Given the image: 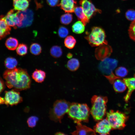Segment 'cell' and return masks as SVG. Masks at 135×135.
Here are the masks:
<instances>
[{
  "mask_svg": "<svg viewBox=\"0 0 135 135\" xmlns=\"http://www.w3.org/2000/svg\"><path fill=\"white\" fill-rule=\"evenodd\" d=\"M30 51L32 54L34 55H38L41 52L42 47L38 43H33L30 46Z\"/></svg>",
  "mask_w": 135,
  "mask_h": 135,
  "instance_id": "83f0119b",
  "label": "cell"
},
{
  "mask_svg": "<svg viewBox=\"0 0 135 135\" xmlns=\"http://www.w3.org/2000/svg\"><path fill=\"white\" fill-rule=\"evenodd\" d=\"M4 99L5 104L10 106L16 105L22 101L20 93L14 89L6 91Z\"/></svg>",
  "mask_w": 135,
  "mask_h": 135,
  "instance_id": "9c48e42d",
  "label": "cell"
},
{
  "mask_svg": "<svg viewBox=\"0 0 135 135\" xmlns=\"http://www.w3.org/2000/svg\"><path fill=\"white\" fill-rule=\"evenodd\" d=\"M112 52L111 47L108 44H103L97 48L95 51V56L97 59L101 61L108 58Z\"/></svg>",
  "mask_w": 135,
  "mask_h": 135,
  "instance_id": "4fadbf2b",
  "label": "cell"
},
{
  "mask_svg": "<svg viewBox=\"0 0 135 135\" xmlns=\"http://www.w3.org/2000/svg\"><path fill=\"white\" fill-rule=\"evenodd\" d=\"M5 103V100L4 98L0 97V104Z\"/></svg>",
  "mask_w": 135,
  "mask_h": 135,
  "instance_id": "74e56055",
  "label": "cell"
},
{
  "mask_svg": "<svg viewBox=\"0 0 135 135\" xmlns=\"http://www.w3.org/2000/svg\"><path fill=\"white\" fill-rule=\"evenodd\" d=\"M69 33L68 29L64 26H61L59 27L58 31L59 36L62 38H66Z\"/></svg>",
  "mask_w": 135,
  "mask_h": 135,
  "instance_id": "836d02e7",
  "label": "cell"
},
{
  "mask_svg": "<svg viewBox=\"0 0 135 135\" xmlns=\"http://www.w3.org/2000/svg\"><path fill=\"white\" fill-rule=\"evenodd\" d=\"M18 64L17 60L12 57L7 58L4 61L5 66L9 70H12L16 68Z\"/></svg>",
  "mask_w": 135,
  "mask_h": 135,
  "instance_id": "d4e9b609",
  "label": "cell"
},
{
  "mask_svg": "<svg viewBox=\"0 0 135 135\" xmlns=\"http://www.w3.org/2000/svg\"><path fill=\"white\" fill-rule=\"evenodd\" d=\"M72 19V15L70 13H66L61 16L60 20L62 24L66 25L70 23Z\"/></svg>",
  "mask_w": 135,
  "mask_h": 135,
  "instance_id": "f546056e",
  "label": "cell"
},
{
  "mask_svg": "<svg viewBox=\"0 0 135 135\" xmlns=\"http://www.w3.org/2000/svg\"><path fill=\"white\" fill-rule=\"evenodd\" d=\"M76 4L75 0H61L59 6L65 12L70 13L74 12Z\"/></svg>",
  "mask_w": 135,
  "mask_h": 135,
  "instance_id": "2e32d148",
  "label": "cell"
},
{
  "mask_svg": "<svg viewBox=\"0 0 135 135\" xmlns=\"http://www.w3.org/2000/svg\"><path fill=\"white\" fill-rule=\"evenodd\" d=\"M38 120V118L37 116H32L30 117L27 120V123L28 126L31 128L34 127Z\"/></svg>",
  "mask_w": 135,
  "mask_h": 135,
  "instance_id": "d6a6232c",
  "label": "cell"
},
{
  "mask_svg": "<svg viewBox=\"0 0 135 135\" xmlns=\"http://www.w3.org/2000/svg\"><path fill=\"white\" fill-rule=\"evenodd\" d=\"M76 43V40L74 37L72 36H66L64 40L65 46L69 49L73 48Z\"/></svg>",
  "mask_w": 135,
  "mask_h": 135,
  "instance_id": "484cf974",
  "label": "cell"
},
{
  "mask_svg": "<svg viewBox=\"0 0 135 135\" xmlns=\"http://www.w3.org/2000/svg\"><path fill=\"white\" fill-rule=\"evenodd\" d=\"M76 124V130L71 132L72 134L93 135L96 134L94 130L86 126L82 125L80 122H78Z\"/></svg>",
  "mask_w": 135,
  "mask_h": 135,
  "instance_id": "5bb4252c",
  "label": "cell"
},
{
  "mask_svg": "<svg viewBox=\"0 0 135 135\" xmlns=\"http://www.w3.org/2000/svg\"><path fill=\"white\" fill-rule=\"evenodd\" d=\"M48 4L51 7H55L59 6L60 4L59 0H46Z\"/></svg>",
  "mask_w": 135,
  "mask_h": 135,
  "instance_id": "d590c367",
  "label": "cell"
},
{
  "mask_svg": "<svg viewBox=\"0 0 135 135\" xmlns=\"http://www.w3.org/2000/svg\"><path fill=\"white\" fill-rule=\"evenodd\" d=\"M128 33L130 38L135 42V20L132 21L130 24Z\"/></svg>",
  "mask_w": 135,
  "mask_h": 135,
  "instance_id": "1f68e13d",
  "label": "cell"
},
{
  "mask_svg": "<svg viewBox=\"0 0 135 135\" xmlns=\"http://www.w3.org/2000/svg\"><path fill=\"white\" fill-rule=\"evenodd\" d=\"M117 61L108 58L101 61L99 64L98 68L99 70L104 76L110 75L117 65Z\"/></svg>",
  "mask_w": 135,
  "mask_h": 135,
  "instance_id": "ba28073f",
  "label": "cell"
},
{
  "mask_svg": "<svg viewBox=\"0 0 135 135\" xmlns=\"http://www.w3.org/2000/svg\"><path fill=\"white\" fill-rule=\"evenodd\" d=\"M71 103L64 100H57L50 111V119L54 122L61 123L64 116L68 113Z\"/></svg>",
  "mask_w": 135,
  "mask_h": 135,
  "instance_id": "277c9868",
  "label": "cell"
},
{
  "mask_svg": "<svg viewBox=\"0 0 135 135\" xmlns=\"http://www.w3.org/2000/svg\"><path fill=\"white\" fill-rule=\"evenodd\" d=\"M4 84L2 80L0 77V93L4 90Z\"/></svg>",
  "mask_w": 135,
  "mask_h": 135,
  "instance_id": "8d00e7d4",
  "label": "cell"
},
{
  "mask_svg": "<svg viewBox=\"0 0 135 135\" xmlns=\"http://www.w3.org/2000/svg\"><path fill=\"white\" fill-rule=\"evenodd\" d=\"M106 118L109 122L112 129L122 130L126 126L128 117L124 114L118 110H110L106 113Z\"/></svg>",
  "mask_w": 135,
  "mask_h": 135,
  "instance_id": "8992f818",
  "label": "cell"
},
{
  "mask_svg": "<svg viewBox=\"0 0 135 135\" xmlns=\"http://www.w3.org/2000/svg\"><path fill=\"white\" fill-rule=\"evenodd\" d=\"M98 122L94 127L95 132L101 135L110 134L112 128L107 119H102Z\"/></svg>",
  "mask_w": 135,
  "mask_h": 135,
  "instance_id": "7c38bea8",
  "label": "cell"
},
{
  "mask_svg": "<svg viewBox=\"0 0 135 135\" xmlns=\"http://www.w3.org/2000/svg\"><path fill=\"white\" fill-rule=\"evenodd\" d=\"M19 15L20 21V27H24L30 26L34 19V13L31 10L26 9L23 11H19Z\"/></svg>",
  "mask_w": 135,
  "mask_h": 135,
  "instance_id": "8fae6325",
  "label": "cell"
},
{
  "mask_svg": "<svg viewBox=\"0 0 135 135\" xmlns=\"http://www.w3.org/2000/svg\"><path fill=\"white\" fill-rule=\"evenodd\" d=\"M11 30L10 27L7 24L1 16L0 18V40L9 34Z\"/></svg>",
  "mask_w": 135,
  "mask_h": 135,
  "instance_id": "e0dca14e",
  "label": "cell"
},
{
  "mask_svg": "<svg viewBox=\"0 0 135 135\" xmlns=\"http://www.w3.org/2000/svg\"><path fill=\"white\" fill-rule=\"evenodd\" d=\"M123 80L128 88L127 93L124 97L125 101L127 102L135 90V74L133 77L124 78Z\"/></svg>",
  "mask_w": 135,
  "mask_h": 135,
  "instance_id": "9a60e30c",
  "label": "cell"
},
{
  "mask_svg": "<svg viewBox=\"0 0 135 135\" xmlns=\"http://www.w3.org/2000/svg\"></svg>",
  "mask_w": 135,
  "mask_h": 135,
  "instance_id": "60d3db41",
  "label": "cell"
},
{
  "mask_svg": "<svg viewBox=\"0 0 135 135\" xmlns=\"http://www.w3.org/2000/svg\"><path fill=\"white\" fill-rule=\"evenodd\" d=\"M90 113V110L86 104L76 102L71 103L67 113L69 117L76 123L88 122Z\"/></svg>",
  "mask_w": 135,
  "mask_h": 135,
  "instance_id": "7a4b0ae2",
  "label": "cell"
},
{
  "mask_svg": "<svg viewBox=\"0 0 135 135\" xmlns=\"http://www.w3.org/2000/svg\"><path fill=\"white\" fill-rule=\"evenodd\" d=\"M74 12L78 20L82 22L85 26L89 22V19L85 14L81 6H76Z\"/></svg>",
  "mask_w": 135,
  "mask_h": 135,
  "instance_id": "ac0fdd59",
  "label": "cell"
},
{
  "mask_svg": "<svg viewBox=\"0 0 135 135\" xmlns=\"http://www.w3.org/2000/svg\"><path fill=\"white\" fill-rule=\"evenodd\" d=\"M28 47L27 45L24 44H20L16 48L17 54L20 56L26 55L27 53Z\"/></svg>",
  "mask_w": 135,
  "mask_h": 135,
  "instance_id": "f1b7e54d",
  "label": "cell"
},
{
  "mask_svg": "<svg viewBox=\"0 0 135 135\" xmlns=\"http://www.w3.org/2000/svg\"><path fill=\"white\" fill-rule=\"evenodd\" d=\"M6 84L9 88L17 91L25 90L30 88L31 80L27 70L21 68L8 69L3 74Z\"/></svg>",
  "mask_w": 135,
  "mask_h": 135,
  "instance_id": "6da1fadb",
  "label": "cell"
},
{
  "mask_svg": "<svg viewBox=\"0 0 135 135\" xmlns=\"http://www.w3.org/2000/svg\"><path fill=\"white\" fill-rule=\"evenodd\" d=\"M19 11L14 9L10 10L5 16H1L4 19L7 24L15 28L17 27H20V21L18 13Z\"/></svg>",
  "mask_w": 135,
  "mask_h": 135,
  "instance_id": "52a82bcc",
  "label": "cell"
},
{
  "mask_svg": "<svg viewBox=\"0 0 135 135\" xmlns=\"http://www.w3.org/2000/svg\"><path fill=\"white\" fill-rule=\"evenodd\" d=\"M108 101L106 96L95 95L92 98V107L90 112L96 121L98 122L102 119L106 114V104Z\"/></svg>",
  "mask_w": 135,
  "mask_h": 135,
  "instance_id": "3957f363",
  "label": "cell"
},
{
  "mask_svg": "<svg viewBox=\"0 0 135 135\" xmlns=\"http://www.w3.org/2000/svg\"><path fill=\"white\" fill-rule=\"evenodd\" d=\"M28 0H13L14 9L19 11H23L26 10L29 6Z\"/></svg>",
  "mask_w": 135,
  "mask_h": 135,
  "instance_id": "d6986e66",
  "label": "cell"
},
{
  "mask_svg": "<svg viewBox=\"0 0 135 135\" xmlns=\"http://www.w3.org/2000/svg\"><path fill=\"white\" fill-rule=\"evenodd\" d=\"M46 76V73L44 71L36 69L32 73V77L36 82L40 83L44 81Z\"/></svg>",
  "mask_w": 135,
  "mask_h": 135,
  "instance_id": "44dd1931",
  "label": "cell"
},
{
  "mask_svg": "<svg viewBox=\"0 0 135 135\" xmlns=\"http://www.w3.org/2000/svg\"><path fill=\"white\" fill-rule=\"evenodd\" d=\"M80 63L77 59L73 58L70 59L67 62L66 66L68 69L71 71L76 70L79 68Z\"/></svg>",
  "mask_w": 135,
  "mask_h": 135,
  "instance_id": "603a6c76",
  "label": "cell"
},
{
  "mask_svg": "<svg viewBox=\"0 0 135 135\" xmlns=\"http://www.w3.org/2000/svg\"><path fill=\"white\" fill-rule=\"evenodd\" d=\"M85 38L92 47L98 46L103 44H108L106 36L104 30L97 26L92 27L91 32H86Z\"/></svg>",
  "mask_w": 135,
  "mask_h": 135,
  "instance_id": "5b68a950",
  "label": "cell"
},
{
  "mask_svg": "<svg viewBox=\"0 0 135 135\" xmlns=\"http://www.w3.org/2000/svg\"><path fill=\"white\" fill-rule=\"evenodd\" d=\"M73 55L72 54L70 53H68L67 55V57L68 58H71L72 56Z\"/></svg>",
  "mask_w": 135,
  "mask_h": 135,
  "instance_id": "f35d334b",
  "label": "cell"
},
{
  "mask_svg": "<svg viewBox=\"0 0 135 135\" xmlns=\"http://www.w3.org/2000/svg\"><path fill=\"white\" fill-rule=\"evenodd\" d=\"M128 73L127 70L125 68L122 66L118 68L115 71L116 76L120 78L126 76Z\"/></svg>",
  "mask_w": 135,
  "mask_h": 135,
  "instance_id": "4dcf8cb0",
  "label": "cell"
},
{
  "mask_svg": "<svg viewBox=\"0 0 135 135\" xmlns=\"http://www.w3.org/2000/svg\"><path fill=\"white\" fill-rule=\"evenodd\" d=\"M120 78L116 79L113 84L114 90L118 92H122L126 88V86L123 80Z\"/></svg>",
  "mask_w": 135,
  "mask_h": 135,
  "instance_id": "ffe728a7",
  "label": "cell"
},
{
  "mask_svg": "<svg viewBox=\"0 0 135 135\" xmlns=\"http://www.w3.org/2000/svg\"><path fill=\"white\" fill-rule=\"evenodd\" d=\"M50 52L51 55L55 58H59L61 56L62 52L61 48L58 46H54L50 48Z\"/></svg>",
  "mask_w": 135,
  "mask_h": 135,
  "instance_id": "4316f807",
  "label": "cell"
},
{
  "mask_svg": "<svg viewBox=\"0 0 135 135\" xmlns=\"http://www.w3.org/2000/svg\"><path fill=\"white\" fill-rule=\"evenodd\" d=\"M125 16L128 20H135V10L132 9L128 10L126 13Z\"/></svg>",
  "mask_w": 135,
  "mask_h": 135,
  "instance_id": "e575fe53",
  "label": "cell"
},
{
  "mask_svg": "<svg viewBox=\"0 0 135 135\" xmlns=\"http://www.w3.org/2000/svg\"><path fill=\"white\" fill-rule=\"evenodd\" d=\"M55 135H64L65 134L61 132H58L56 133L55 134Z\"/></svg>",
  "mask_w": 135,
  "mask_h": 135,
  "instance_id": "ab89813d",
  "label": "cell"
},
{
  "mask_svg": "<svg viewBox=\"0 0 135 135\" xmlns=\"http://www.w3.org/2000/svg\"><path fill=\"white\" fill-rule=\"evenodd\" d=\"M18 41L16 38L10 37L6 40L5 44L8 49L13 50L16 49L18 45Z\"/></svg>",
  "mask_w": 135,
  "mask_h": 135,
  "instance_id": "7402d4cb",
  "label": "cell"
},
{
  "mask_svg": "<svg viewBox=\"0 0 135 135\" xmlns=\"http://www.w3.org/2000/svg\"><path fill=\"white\" fill-rule=\"evenodd\" d=\"M85 26L81 21L79 20L74 23L72 26V32L77 34L82 33L85 30Z\"/></svg>",
  "mask_w": 135,
  "mask_h": 135,
  "instance_id": "cb8c5ba5",
  "label": "cell"
},
{
  "mask_svg": "<svg viewBox=\"0 0 135 135\" xmlns=\"http://www.w3.org/2000/svg\"><path fill=\"white\" fill-rule=\"evenodd\" d=\"M79 4L81 5L85 14L90 19L96 13H100V10L96 8L91 1L88 0H80Z\"/></svg>",
  "mask_w": 135,
  "mask_h": 135,
  "instance_id": "30bf717a",
  "label": "cell"
}]
</instances>
